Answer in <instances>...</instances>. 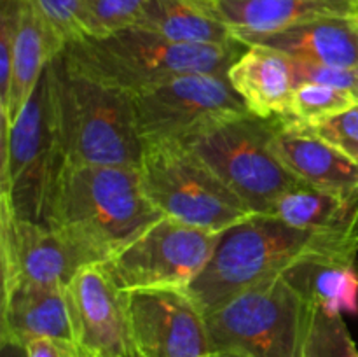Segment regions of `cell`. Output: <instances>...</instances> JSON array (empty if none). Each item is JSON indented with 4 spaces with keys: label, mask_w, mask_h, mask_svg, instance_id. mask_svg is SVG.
I'll use <instances>...</instances> for the list:
<instances>
[{
    "label": "cell",
    "mask_w": 358,
    "mask_h": 357,
    "mask_svg": "<svg viewBox=\"0 0 358 357\" xmlns=\"http://www.w3.org/2000/svg\"><path fill=\"white\" fill-rule=\"evenodd\" d=\"M357 254L358 230H299L276 217L254 214L220 233L206 268L185 290L206 314L299 262L320 258L357 261Z\"/></svg>",
    "instance_id": "1"
},
{
    "label": "cell",
    "mask_w": 358,
    "mask_h": 357,
    "mask_svg": "<svg viewBox=\"0 0 358 357\" xmlns=\"http://www.w3.org/2000/svg\"><path fill=\"white\" fill-rule=\"evenodd\" d=\"M164 217L147 198L140 168L65 164L48 224L101 265Z\"/></svg>",
    "instance_id": "2"
},
{
    "label": "cell",
    "mask_w": 358,
    "mask_h": 357,
    "mask_svg": "<svg viewBox=\"0 0 358 357\" xmlns=\"http://www.w3.org/2000/svg\"><path fill=\"white\" fill-rule=\"evenodd\" d=\"M245 48L240 41L222 46L180 44L131 27L105 37L83 35L66 42L62 55L90 79L136 94L187 74L227 76Z\"/></svg>",
    "instance_id": "3"
},
{
    "label": "cell",
    "mask_w": 358,
    "mask_h": 357,
    "mask_svg": "<svg viewBox=\"0 0 358 357\" xmlns=\"http://www.w3.org/2000/svg\"><path fill=\"white\" fill-rule=\"evenodd\" d=\"M49 72L66 164L140 168L145 142L131 94L77 72L62 52Z\"/></svg>",
    "instance_id": "4"
},
{
    "label": "cell",
    "mask_w": 358,
    "mask_h": 357,
    "mask_svg": "<svg viewBox=\"0 0 358 357\" xmlns=\"http://www.w3.org/2000/svg\"><path fill=\"white\" fill-rule=\"evenodd\" d=\"M0 200L17 219L48 224L52 195L66 164L49 66L16 121L0 135Z\"/></svg>",
    "instance_id": "5"
},
{
    "label": "cell",
    "mask_w": 358,
    "mask_h": 357,
    "mask_svg": "<svg viewBox=\"0 0 358 357\" xmlns=\"http://www.w3.org/2000/svg\"><path fill=\"white\" fill-rule=\"evenodd\" d=\"M313 307L285 275L264 280L206 312L213 352L301 357Z\"/></svg>",
    "instance_id": "6"
},
{
    "label": "cell",
    "mask_w": 358,
    "mask_h": 357,
    "mask_svg": "<svg viewBox=\"0 0 358 357\" xmlns=\"http://www.w3.org/2000/svg\"><path fill=\"white\" fill-rule=\"evenodd\" d=\"M140 177L150 203L178 223L222 233L254 216L182 142L147 144Z\"/></svg>",
    "instance_id": "7"
},
{
    "label": "cell",
    "mask_w": 358,
    "mask_h": 357,
    "mask_svg": "<svg viewBox=\"0 0 358 357\" xmlns=\"http://www.w3.org/2000/svg\"><path fill=\"white\" fill-rule=\"evenodd\" d=\"M276 119L247 114L227 119L182 142L254 214L268 216L294 178L271 150Z\"/></svg>",
    "instance_id": "8"
},
{
    "label": "cell",
    "mask_w": 358,
    "mask_h": 357,
    "mask_svg": "<svg viewBox=\"0 0 358 357\" xmlns=\"http://www.w3.org/2000/svg\"><path fill=\"white\" fill-rule=\"evenodd\" d=\"M219 240L215 231L161 217L101 266L124 293L187 289L206 268Z\"/></svg>",
    "instance_id": "9"
},
{
    "label": "cell",
    "mask_w": 358,
    "mask_h": 357,
    "mask_svg": "<svg viewBox=\"0 0 358 357\" xmlns=\"http://www.w3.org/2000/svg\"><path fill=\"white\" fill-rule=\"evenodd\" d=\"M131 97L145 146L185 142L210 126L250 114L227 76L219 74H187Z\"/></svg>",
    "instance_id": "10"
},
{
    "label": "cell",
    "mask_w": 358,
    "mask_h": 357,
    "mask_svg": "<svg viewBox=\"0 0 358 357\" xmlns=\"http://www.w3.org/2000/svg\"><path fill=\"white\" fill-rule=\"evenodd\" d=\"M135 357H212L205 312L185 289L128 293Z\"/></svg>",
    "instance_id": "11"
},
{
    "label": "cell",
    "mask_w": 358,
    "mask_h": 357,
    "mask_svg": "<svg viewBox=\"0 0 358 357\" xmlns=\"http://www.w3.org/2000/svg\"><path fill=\"white\" fill-rule=\"evenodd\" d=\"M73 343L86 357H135L128 293L101 265H87L65 287Z\"/></svg>",
    "instance_id": "12"
},
{
    "label": "cell",
    "mask_w": 358,
    "mask_h": 357,
    "mask_svg": "<svg viewBox=\"0 0 358 357\" xmlns=\"http://www.w3.org/2000/svg\"><path fill=\"white\" fill-rule=\"evenodd\" d=\"M0 261L2 287L23 282L66 287L90 259L58 230L44 223L17 219L0 200Z\"/></svg>",
    "instance_id": "13"
},
{
    "label": "cell",
    "mask_w": 358,
    "mask_h": 357,
    "mask_svg": "<svg viewBox=\"0 0 358 357\" xmlns=\"http://www.w3.org/2000/svg\"><path fill=\"white\" fill-rule=\"evenodd\" d=\"M271 150L303 184L334 195L358 196V161L299 122L276 118Z\"/></svg>",
    "instance_id": "14"
},
{
    "label": "cell",
    "mask_w": 358,
    "mask_h": 357,
    "mask_svg": "<svg viewBox=\"0 0 358 357\" xmlns=\"http://www.w3.org/2000/svg\"><path fill=\"white\" fill-rule=\"evenodd\" d=\"M236 41L276 34L325 16H358L353 0H194Z\"/></svg>",
    "instance_id": "15"
},
{
    "label": "cell",
    "mask_w": 358,
    "mask_h": 357,
    "mask_svg": "<svg viewBox=\"0 0 358 357\" xmlns=\"http://www.w3.org/2000/svg\"><path fill=\"white\" fill-rule=\"evenodd\" d=\"M271 48L290 59L332 69H358V16H325L276 34L243 41Z\"/></svg>",
    "instance_id": "16"
},
{
    "label": "cell",
    "mask_w": 358,
    "mask_h": 357,
    "mask_svg": "<svg viewBox=\"0 0 358 357\" xmlns=\"http://www.w3.org/2000/svg\"><path fill=\"white\" fill-rule=\"evenodd\" d=\"M38 338L73 342L65 287L23 282L2 287L0 343L24 346Z\"/></svg>",
    "instance_id": "17"
},
{
    "label": "cell",
    "mask_w": 358,
    "mask_h": 357,
    "mask_svg": "<svg viewBox=\"0 0 358 357\" xmlns=\"http://www.w3.org/2000/svg\"><path fill=\"white\" fill-rule=\"evenodd\" d=\"M227 79L252 115L285 118L296 83L292 63L282 52L264 46H247L227 70Z\"/></svg>",
    "instance_id": "18"
},
{
    "label": "cell",
    "mask_w": 358,
    "mask_h": 357,
    "mask_svg": "<svg viewBox=\"0 0 358 357\" xmlns=\"http://www.w3.org/2000/svg\"><path fill=\"white\" fill-rule=\"evenodd\" d=\"M63 48L65 44L52 31L34 2L24 0L13 51L7 112L6 115H0V126H2L0 135L7 133L10 125L16 121L41 80L44 70L63 51Z\"/></svg>",
    "instance_id": "19"
},
{
    "label": "cell",
    "mask_w": 358,
    "mask_h": 357,
    "mask_svg": "<svg viewBox=\"0 0 358 357\" xmlns=\"http://www.w3.org/2000/svg\"><path fill=\"white\" fill-rule=\"evenodd\" d=\"M283 275L315 308L331 315H358L355 259L320 258L299 262Z\"/></svg>",
    "instance_id": "20"
},
{
    "label": "cell",
    "mask_w": 358,
    "mask_h": 357,
    "mask_svg": "<svg viewBox=\"0 0 358 357\" xmlns=\"http://www.w3.org/2000/svg\"><path fill=\"white\" fill-rule=\"evenodd\" d=\"M268 216L311 231H357L358 196H341L297 182L280 196Z\"/></svg>",
    "instance_id": "21"
},
{
    "label": "cell",
    "mask_w": 358,
    "mask_h": 357,
    "mask_svg": "<svg viewBox=\"0 0 358 357\" xmlns=\"http://www.w3.org/2000/svg\"><path fill=\"white\" fill-rule=\"evenodd\" d=\"M135 27L180 44L236 42L233 31L205 13L194 0H147Z\"/></svg>",
    "instance_id": "22"
},
{
    "label": "cell",
    "mask_w": 358,
    "mask_h": 357,
    "mask_svg": "<svg viewBox=\"0 0 358 357\" xmlns=\"http://www.w3.org/2000/svg\"><path fill=\"white\" fill-rule=\"evenodd\" d=\"M355 105H358V98L352 91L306 83L296 86L292 98H290L289 112L282 119L297 122H315L341 114Z\"/></svg>",
    "instance_id": "23"
},
{
    "label": "cell",
    "mask_w": 358,
    "mask_h": 357,
    "mask_svg": "<svg viewBox=\"0 0 358 357\" xmlns=\"http://www.w3.org/2000/svg\"><path fill=\"white\" fill-rule=\"evenodd\" d=\"M301 357H358L343 315H331L313 307Z\"/></svg>",
    "instance_id": "24"
},
{
    "label": "cell",
    "mask_w": 358,
    "mask_h": 357,
    "mask_svg": "<svg viewBox=\"0 0 358 357\" xmlns=\"http://www.w3.org/2000/svg\"><path fill=\"white\" fill-rule=\"evenodd\" d=\"M147 0H83L80 37H105L135 27Z\"/></svg>",
    "instance_id": "25"
},
{
    "label": "cell",
    "mask_w": 358,
    "mask_h": 357,
    "mask_svg": "<svg viewBox=\"0 0 358 357\" xmlns=\"http://www.w3.org/2000/svg\"><path fill=\"white\" fill-rule=\"evenodd\" d=\"M63 44L80 37L83 0H31Z\"/></svg>",
    "instance_id": "26"
},
{
    "label": "cell",
    "mask_w": 358,
    "mask_h": 357,
    "mask_svg": "<svg viewBox=\"0 0 358 357\" xmlns=\"http://www.w3.org/2000/svg\"><path fill=\"white\" fill-rule=\"evenodd\" d=\"M287 58H289V56H287ZM290 63H292V74L296 86L306 83L324 84V86L339 88V90L352 91V93L357 94V69H332V66L296 62V59H290Z\"/></svg>",
    "instance_id": "27"
},
{
    "label": "cell",
    "mask_w": 358,
    "mask_h": 357,
    "mask_svg": "<svg viewBox=\"0 0 358 357\" xmlns=\"http://www.w3.org/2000/svg\"><path fill=\"white\" fill-rule=\"evenodd\" d=\"M299 125H303L304 128L317 133V135L324 136L325 140L336 144V146L350 142L358 144V105L341 112V114L332 115V118L315 122H299Z\"/></svg>",
    "instance_id": "28"
},
{
    "label": "cell",
    "mask_w": 358,
    "mask_h": 357,
    "mask_svg": "<svg viewBox=\"0 0 358 357\" xmlns=\"http://www.w3.org/2000/svg\"><path fill=\"white\" fill-rule=\"evenodd\" d=\"M24 357H86L73 342L38 338L24 345Z\"/></svg>",
    "instance_id": "29"
},
{
    "label": "cell",
    "mask_w": 358,
    "mask_h": 357,
    "mask_svg": "<svg viewBox=\"0 0 358 357\" xmlns=\"http://www.w3.org/2000/svg\"><path fill=\"white\" fill-rule=\"evenodd\" d=\"M0 357H24V346L14 343H0Z\"/></svg>",
    "instance_id": "30"
},
{
    "label": "cell",
    "mask_w": 358,
    "mask_h": 357,
    "mask_svg": "<svg viewBox=\"0 0 358 357\" xmlns=\"http://www.w3.org/2000/svg\"><path fill=\"white\" fill-rule=\"evenodd\" d=\"M341 149H345L346 153L350 154V156H353L355 160L358 161V144L357 142H350V144H343V146H339Z\"/></svg>",
    "instance_id": "31"
},
{
    "label": "cell",
    "mask_w": 358,
    "mask_h": 357,
    "mask_svg": "<svg viewBox=\"0 0 358 357\" xmlns=\"http://www.w3.org/2000/svg\"><path fill=\"white\" fill-rule=\"evenodd\" d=\"M212 357H245V356H241V354H236V352H213Z\"/></svg>",
    "instance_id": "32"
},
{
    "label": "cell",
    "mask_w": 358,
    "mask_h": 357,
    "mask_svg": "<svg viewBox=\"0 0 358 357\" xmlns=\"http://www.w3.org/2000/svg\"><path fill=\"white\" fill-rule=\"evenodd\" d=\"M357 79H358V69H357ZM357 94H358V86H357Z\"/></svg>",
    "instance_id": "33"
},
{
    "label": "cell",
    "mask_w": 358,
    "mask_h": 357,
    "mask_svg": "<svg viewBox=\"0 0 358 357\" xmlns=\"http://www.w3.org/2000/svg\"><path fill=\"white\" fill-rule=\"evenodd\" d=\"M353 2H355V4H358V0H353Z\"/></svg>",
    "instance_id": "34"
}]
</instances>
